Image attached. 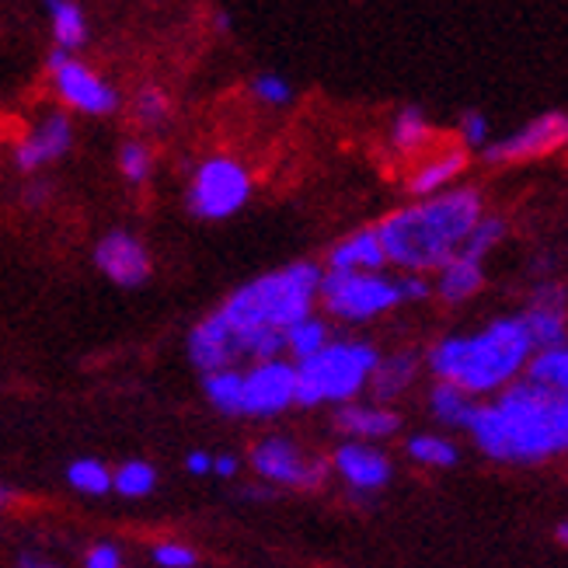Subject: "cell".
I'll return each mask as SVG.
<instances>
[{
	"instance_id": "32",
	"label": "cell",
	"mask_w": 568,
	"mask_h": 568,
	"mask_svg": "<svg viewBox=\"0 0 568 568\" xmlns=\"http://www.w3.org/2000/svg\"><path fill=\"white\" fill-rule=\"evenodd\" d=\"M119 175L130 185H146L154 175V151L143 140H126L119 146Z\"/></svg>"
},
{
	"instance_id": "12",
	"label": "cell",
	"mask_w": 568,
	"mask_h": 568,
	"mask_svg": "<svg viewBox=\"0 0 568 568\" xmlns=\"http://www.w3.org/2000/svg\"><path fill=\"white\" fill-rule=\"evenodd\" d=\"M332 475L353 491L356 499H369L384 491L394 481V460L387 457V450H381L377 443H353L345 439L332 450L328 457Z\"/></svg>"
},
{
	"instance_id": "35",
	"label": "cell",
	"mask_w": 568,
	"mask_h": 568,
	"mask_svg": "<svg viewBox=\"0 0 568 568\" xmlns=\"http://www.w3.org/2000/svg\"><path fill=\"white\" fill-rule=\"evenodd\" d=\"M252 94L268 109H283V105L293 102V84L283 78V73L265 70V73H255V78H252Z\"/></svg>"
},
{
	"instance_id": "40",
	"label": "cell",
	"mask_w": 568,
	"mask_h": 568,
	"mask_svg": "<svg viewBox=\"0 0 568 568\" xmlns=\"http://www.w3.org/2000/svg\"><path fill=\"white\" fill-rule=\"evenodd\" d=\"M14 565H18V568H63L57 558H49V555H42V551H21Z\"/></svg>"
},
{
	"instance_id": "28",
	"label": "cell",
	"mask_w": 568,
	"mask_h": 568,
	"mask_svg": "<svg viewBox=\"0 0 568 568\" xmlns=\"http://www.w3.org/2000/svg\"><path fill=\"white\" fill-rule=\"evenodd\" d=\"M158 467L151 460H122L115 471H112V491L122 499H146L158 491Z\"/></svg>"
},
{
	"instance_id": "11",
	"label": "cell",
	"mask_w": 568,
	"mask_h": 568,
	"mask_svg": "<svg viewBox=\"0 0 568 568\" xmlns=\"http://www.w3.org/2000/svg\"><path fill=\"white\" fill-rule=\"evenodd\" d=\"M49 78H53V88L60 94V102L73 112L81 115H112L122 98L119 91L102 78V73H94L88 63L73 60L70 53H49Z\"/></svg>"
},
{
	"instance_id": "1",
	"label": "cell",
	"mask_w": 568,
	"mask_h": 568,
	"mask_svg": "<svg viewBox=\"0 0 568 568\" xmlns=\"http://www.w3.org/2000/svg\"><path fill=\"white\" fill-rule=\"evenodd\" d=\"M464 433L496 464H548L568 450V394L516 381L496 398L478 402Z\"/></svg>"
},
{
	"instance_id": "26",
	"label": "cell",
	"mask_w": 568,
	"mask_h": 568,
	"mask_svg": "<svg viewBox=\"0 0 568 568\" xmlns=\"http://www.w3.org/2000/svg\"><path fill=\"white\" fill-rule=\"evenodd\" d=\"M405 457L418 467H433V471H447L460 464V447L443 433H415L405 439Z\"/></svg>"
},
{
	"instance_id": "33",
	"label": "cell",
	"mask_w": 568,
	"mask_h": 568,
	"mask_svg": "<svg viewBox=\"0 0 568 568\" xmlns=\"http://www.w3.org/2000/svg\"><path fill=\"white\" fill-rule=\"evenodd\" d=\"M133 115H136L140 126L158 130V126H164L168 115H171V98L161 88H143L133 98Z\"/></svg>"
},
{
	"instance_id": "23",
	"label": "cell",
	"mask_w": 568,
	"mask_h": 568,
	"mask_svg": "<svg viewBox=\"0 0 568 568\" xmlns=\"http://www.w3.org/2000/svg\"><path fill=\"white\" fill-rule=\"evenodd\" d=\"M520 381H527L540 390H551V394H568V345L534 349Z\"/></svg>"
},
{
	"instance_id": "17",
	"label": "cell",
	"mask_w": 568,
	"mask_h": 568,
	"mask_svg": "<svg viewBox=\"0 0 568 568\" xmlns=\"http://www.w3.org/2000/svg\"><path fill=\"white\" fill-rule=\"evenodd\" d=\"M335 429L353 439V443H381L398 436L402 433V415L387 408V405H377V402H349V405H338L335 415H332Z\"/></svg>"
},
{
	"instance_id": "43",
	"label": "cell",
	"mask_w": 568,
	"mask_h": 568,
	"mask_svg": "<svg viewBox=\"0 0 568 568\" xmlns=\"http://www.w3.org/2000/svg\"><path fill=\"white\" fill-rule=\"evenodd\" d=\"M11 503H14V491L8 485H0V516L11 509Z\"/></svg>"
},
{
	"instance_id": "3",
	"label": "cell",
	"mask_w": 568,
	"mask_h": 568,
	"mask_svg": "<svg viewBox=\"0 0 568 568\" xmlns=\"http://www.w3.org/2000/svg\"><path fill=\"white\" fill-rule=\"evenodd\" d=\"M485 216V195L471 185H454L429 200H412L390 210L377 227L387 265L398 273L433 276L436 268L460 252L467 234Z\"/></svg>"
},
{
	"instance_id": "20",
	"label": "cell",
	"mask_w": 568,
	"mask_h": 568,
	"mask_svg": "<svg viewBox=\"0 0 568 568\" xmlns=\"http://www.w3.org/2000/svg\"><path fill=\"white\" fill-rule=\"evenodd\" d=\"M384 268L387 258L381 248L377 227H359L332 244L321 273H384Z\"/></svg>"
},
{
	"instance_id": "29",
	"label": "cell",
	"mask_w": 568,
	"mask_h": 568,
	"mask_svg": "<svg viewBox=\"0 0 568 568\" xmlns=\"http://www.w3.org/2000/svg\"><path fill=\"white\" fill-rule=\"evenodd\" d=\"M203 398L227 418H241V366L216 369L203 377Z\"/></svg>"
},
{
	"instance_id": "4",
	"label": "cell",
	"mask_w": 568,
	"mask_h": 568,
	"mask_svg": "<svg viewBox=\"0 0 568 568\" xmlns=\"http://www.w3.org/2000/svg\"><path fill=\"white\" fill-rule=\"evenodd\" d=\"M534 353L530 335L516 314H499L478 332H454L429 345L423 366L433 381L464 390L467 398L488 402L524 377Z\"/></svg>"
},
{
	"instance_id": "15",
	"label": "cell",
	"mask_w": 568,
	"mask_h": 568,
	"mask_svg": "<svg viewBox=\"0 0 568 568\" xmlns=\"http://www.w3.org/2000/svg\"><path fill=\"white\" fill-rule=\"evenodd\" d=\"M70 146H73L70 115L67 112H49L29 130V136L18 140L14 164H18V171H24V175H36V171H42L45 164L67 158Z\"/></svg>"
},
{
	"instance_id": "6",
	"label": "cell",
	"mask_w": 568,
	"mask_h": 568,
	"mask_svg": "<svg viewBox=\"0 0 568 568\" xmlns=\"http://www.w3.org/2000/svg\"><path fill=\"white\" fill-rule=\"evenodd\" d=\"M398 307V280L387 273H321L317 311L342 325H369Z\"/></svg>"
},
{
	"instance_id": "18",
	"label": "cell",
	"mask_w": 568,
	"mask_h": 568,
	"mask_svg": "<svg viewBox=\"0 0 568 568\" xmlns=\"http://www.w3.org/2000/svg\"><path fill=\"white\" fill-rule=\"evenodd\" d=\"M467 164H471V154H467L460 143L443 146V151L423 158L412 168L405 189H408L412 200H429V195H439V192L454 189L464 179Z\"/></svg>"
},
{
	"instance_id": "34",
	"label": "cell",
	"mask_w": 568,
	"mask_h": 568,
	"mask_svg": "<svg viewBox=\"0 0 568 568\" xmlns=\"http://www.w3.org/2000/svg\"><path fill=\"white\" fill-rule=\"evenodd\" d=\"M151 561H154V568H195L200 565V551H195L189 540L168 537L151 548Z\"/></svg>"
},
{
	"instance_id": "22",
	"label": "cell",
	"mask_w": 568,
	"mask_h": 568,
	"mask_svg": "<svg viewBox=\"0 0 568 568\" xmlns=\"http://www.w3.org/2000/svg\"><path fill=\"white\" fill-rule=\"evenodd\" d=\"M45 14L60 53H78L88 42V18L78 0H45Z\"/></svg>"
},
{
	"instance_id": "27",
	"label": "cell",
	"mask_w": 568,
	"mask_h": 568,
	"mask_svg": "<svg viewBox=\"0 0 568 568\" xmlns=\"http://www.w3.org/2000/svg\"><path fill=\"white\" fill-rule=\"evenodd\" d=\"M433 140V122L418 105H405L390 119V146L398 154H423Z\"/></svg>"
},
{
	"instance_id": "31",
	"label": "cell",
	"mask_w": 568,
	"mask_h": 568,
	"mask_svg": "<svg viewBox=\"0 0 568 568\" xmlns=\"http://www.w3.org/2000/svg\"><path fill=\"white\" fill-rule=\"evenodd\" d=\"M506 234H509L506 220L485 213V216L478 220V224H475V231L467 234V241L460 244V252H464L467 258H475V262H488V255L496 252L499 244L506 241Z\"/></svg>"
},
{
	"instance_id": "5",
	"label": "cell",
	"mask_w": 568,
	"mask_h": 568,
	"mask_svg": "<svg viewBox=\"0 0 568 568\" xmlns=\"http://www.w3.org/2000/svg\"><path fill=\"white\" fill-rule=\"evenodd\" d=\"M381 349L369 338L332 335L321 353L296 366V402L293 408H321V405H349L366 394L374 377Z\"/></svg>"
},
{
	"instance_id": "39",
	"label": "cell",
	"mask_w": 568,
	"mask_h": 568,
	"mask_svg": "<svg viewBox=\"0 0 568 568\" xmlns=\"http://www.w3.org/2000/svg\"><path fill=\"white\" fill-rule=\"evenodd\" d=\"M241 471V460L237 454H213V467H210V475L216 478H237Z\"/></svg>"
},
{
	"instance_id": "7",
	"label": "cell",
	"mask_w": 568,
	"mask_h": 568,
	"mask_svg": "<svg viewBox=\"0 0 568 568\" xmlns=\"http://www.w3.org/2000/svg\"><path fill=\"white\" fill-rule=\"evenodd\" d=\"M252 192L255 179L248 168L231 154H213L203 164H195L185 189V203L192 216L216 224V220H231L248 206Z\"/></svg>"
},
{
	"instance_id": "9",
	"label": "cell",
	"mask_w": 568,
	"mask_h": 568,
	"mask_svg": "<svg viewBox=\"0 0 568 568\" xmlns=\"http://www.w3.org/2000/svg\"><path fill=\"white\" fill-rule=\"evenodd\" d=\"M296 402V366L286 356L241 366V418H280Z\"/></svg>"
},
{
	"instance_id": "25",
	"label": "cell",
	"mask_w": 568,
	"mask_h": 568,
	"mask_svg": "<svg viewBox=\"0 0 568 568\" xmlns=\"http://www.w3.org/2000/svg\"><path fill=\"white\" fill-rule=\"evenodd\" d=\"M426 405L443 429H460V433L467 429V423H471V415L478 408L475 398H467L464 390H457L450 384H439V381H433V387L426 394Z\"/></svg>"
},
{
	"instance_id": "42",
	"label": "cell",
	"mask_w": 568,
	"mask_h": 568,
	"mask_svg": "<svg viewBox=\"0 0 568 568\" xmlns=\"http://www.w3.org/2000/svg\"><path fill=\"white\" fill-rule=\"evenodd\" d=\"M24 200H29L32 206L45 203V200H49V185H45V182H36V185L29 189V195H24Z\"/></svg>"
},
{
	"instance_id": "19",
	"label": "cell",
	"mask_w": 568,
	"mask_h": 568,
	"mask_svg": "<svg viewBox=\"0 0 568 568\" xmlns=\"http://www.w3.org/2000/svg\"><path fill=\"white\" fill-rule=\"evenodd\" d=\"M418 377H423V356L415 349H394L387 356L381 353L374 377L366 384V394H369V402L390 408L418 384Z\"/></svg>"
},
{
	"instance_id": "41",
	"label": "cell",
	"mask_w": 568,
	"mask_h": 568,
	"mask_svg": "<svg viewBox=\"0 0 568 568\" xmlns=\"http://www.w3.org/2000/svg\"><path fill=\"white\" fill-rule=\"evenodd\" d=\"M210 467H213V454L210 450H192L185 457V471L189 475H210Z\"/></svg>"
},
{
	"instance_id": "37",
	"label": "cell",
	"mask_w": 568,
	"mask_h": 568,
	"mask_svg": "<svg viewBox=\"0 0 568 568\" xmlns=\"http://www.w3.org/2000/svg\"><path fill=\"white\" fill-rule=\"evenodd\" d=\"M84 568H126V555H122L119 545H112V540H98V545H91L81 558Z\"/></svg>"
},
{
	"instance_id": "30",
	"label": "cell",
	"mask_w": 568,
	"mask_h": 568,
	"mask_svg": "<svg viewBox=\"0 0 568 568\" xmlns=\"http://www.w3.org/2000/svg\"><path fill=\"white\" fill-rule=\"evenodd\" d=\"M67 485L78 491V496H109L112 491V467L98 457H78L67 464Z\"/></svg>"
},
{
	"instance_id": "14",
	"label": "cell",
	"mask_w": 568,
	"mask_h": 568,
	"mask_svg": "<svg viewBox=\"0 0 568 568\" xmlns=\"http://www.w3.org/2000/svg\"><path fill=\"white\" fill-rule=\"evenodd\" d=\"M524 321L534 349H551L568 342V317H565V286L558 280L537 283L527 296V307L516 314Z\"/></svg>"
},
{
	"instance_id": "2",
	"label": "cell",
	"mask_w": 568,
	"mask_h": 568,
	"mask_svg": "<svg viewBox=\"0 0 568 568\" xmlns=\"http://www.w3.org/2000/svg\"><path fill=\"white\" fill-rule=\"evenodd\" d=\"M317 262H290L237 286L216 307V317L224 321L237 345L241 363L283 356V332L301 317L317 314Z\"/></svg>"
},
{
	"instance_id": "24",
	"label": "cell",
	"mask_w": 568,
	"mask_h": 568,
	"mask_svg": "<svg viewBox=\"0 0 568 568\" xmlns=\"http://www.w3.org/2000/svg\"><path fill=\"white\" fill-rule=\"evenodd\" d=\"M332 325H328V317H321V314H311V317H301L296 325H290L283 332V356L290 363H304L311 359L314 353H321L325 345L332 342Z\"/></svg>"
},
{
	"instance_id": "8",
	"label": "cell",
	"mask_w": 568,
	"mask_h": 568,
	"mask_svg": "<svg viewBox=\"0 0 568 568\" xmlns=\"http://www.w3.org/2000/svg\"><path fill=\"white\" fill-rule=\"evenodd\" d=\"M248 464L258 481L273 485V488H293V491H321L332 478L328 457H317L304 450L301 443L290 436H262Z\"/></svg>"
},
{
	"instance_id": "13",
	"label": "cell",
	"mask_w": 568,
	"mask_h": 568,
	"mask_svg": "<svg viewBox=\"0 0 568 568\" xmlns=\"http://www.w3.org/2000/svg\"><path fill=\"white\" fill-rule=\"evenodd\" d=\"M94 265L109 283H115L122 290L143 286L154 273L151 248L126 227H115V231L102 234V241L94 244Z\"/></svg>"
},
{
	"instance_id": "21",
	"label": "cell",
	"mask_w": 568,
	"mask_h": 568,
	"mask_svg": "<svg viewBox=\"0 0 568 568\" xmlns=\"http://www.w3.org/2000/svg\"><path fill=\"white\" fill-rule=\"evenodd\" d=\"M429 283H433V296L439 304H450V307L467 304V301H475L485 286V262H475L464 252H457L454 258H447L436 268Z\"/></svg>"
},
{
	"instance_id": "36",
	"label": "cell",
	"mask_w": 568,
	"mask_h": 568,
	"mask_svg": "<svg viewBox=\"0 0 568 568\" xmlns=\"http://www.w3.org/2000/svg\"><path fill=\"white\" fill-rule=\"evenodd\" d=\"M457 133H460V146H464L467 154H471V151H481V146H488V140H491L488 115L478 112V109H467V112L460 115Z\"/></svg>"
},
{
	"instance_id": "16",
	"label": "cell",
	"mask_w": 568,
	"mask_h": 568,
	"mask_svg": "<svg viewBox=\"0 0 568 568\" xmlns=\"http://www.w3.org/2000/svg\"><path fill=\"white\" fill-rule=\"evenodd\" d=\"M185 349H189V363L200 369V374H216V369H231V366H241V353H237V345L227 332L224 321L213 314L200 317V325H192L189 332V342H185Z\"/></svg>"
},
{
	"instance_id": "44",
	"label": "cell",
	"mask_w": 568,
	"mask_h": 568,
	"mask_svg": "<svg viewBox=\"0 0 568 568\" xmlns=\"http://www.w3.org/2000/svg\"><path fill=\"white\" fill-rule=\"evenodd\" d=\"M555 537H558V545H565V537H568V524H565V520L555 527Z\"/></svg>"
},
{
	"instance_id": "38",
	"label": "cell",
	"mask_w": 568,
	"mask_h": 568,
	"mask_svg": "<svg viewBox=\"0 0 568 568\" xmlns=\"http://www.w3.org/2000/svg\"><path fill=\"white\" fill-rule=\"evenodd\" d=\"M394 280H398L402 304H423V301H429V296H433V283L423 273H398Z\"/></svg>"
},
{
	"instance_id": "10",
	"label": "cell",
	"mask_w": 568,
	"mask_h": 568,
	"mask_svg": "<svg viewBox=\"0 0 568 568\" xmlns=\"http://www.w3.org/2000/svg\"><path fill=\"white\" fill-rule=\"evenodd\" d=\"M568 140V115L565 112H540L537 119L524 122L520 130H513L503 140H488L481 146V161L491 168H506V164H530L540 158L558 154Z\"/></svg>"
}]
</instances>
